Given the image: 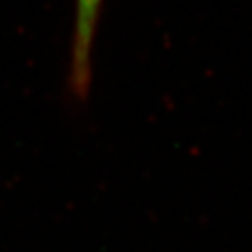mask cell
<instances>
[{
	"label": "cell",
	"instance_id": "obj_1",
	"mask_svg": "<svg viewBox=\"0 0 252 252\" xmlns=\"http://www.w3.org/2000/svg\"><path fill=\"white\" fill-rule=\"evenodd\" d=\"M102 0H77L75 12L74 44H72V67L70 84L72 90L84 96L90 88L91 79V47L98 21Z\"/></svg>",
	"mask_w": 252,
	"mask_h": 252
}]
</instances>
